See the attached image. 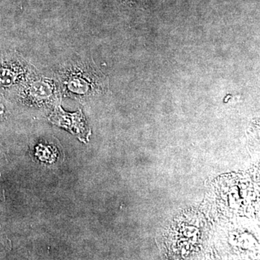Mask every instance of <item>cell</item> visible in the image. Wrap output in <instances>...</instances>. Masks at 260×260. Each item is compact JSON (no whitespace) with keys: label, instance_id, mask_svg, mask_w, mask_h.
Returning a JSON list of instances; mask_svg holds the SVG:
<instances>
[{"label":"cell","instance_id":"cell-1","mask_svg":"<svg viewBox=\"0 0 260 260\" xmlns=\"http://www.w3.org/2000/svg\"><path fill=\"white\" fill-rule=\"evenodd\" d=\"M49 120L53 124L70 130L82 141H88L90 130L81 110L70 114L63 111L60 107H57L49 116Z\"/></svg>","mask_w":260,"mask_h":260},{"label":"cell","instance_id":"cell-2","mask_svg":"<svg viewBox=\"0 0 260 260\" xmlns=\"http://www.w3.org/2000/svg\"><path fill=\"white\" fill-rule=\"evenodd\" d=\"M89 73H73L69 75L68 79L64 80V84H66L68 90L72 93L81 95L85 93L89 89V85L91 84L92 78H89Z\"/></svg>","mask_w":260,"mask_h":260},{"label":"cell","instance_id":"cell-3","mask_svg":"<svg viewBox=\"0 0 260 260\" xmlns=\"http://www.w3.org/2000/svg\"><path fill=\"white\" fill-rule=\"evenodd\" d=\"M47 81L35 82L29 89V92L32 97L37 99H46L51 95L52 86Z\"/></svg>","mask_w":260,"mask_h":260}]
</instances>
